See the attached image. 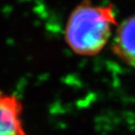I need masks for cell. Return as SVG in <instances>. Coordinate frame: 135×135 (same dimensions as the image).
I'll return each mask as SVG.
<instances>
[{
	"label": "cell",
	"mask_w": 135,
	"mask_h": 135,
	"mask_svg": "<svg viewBox=\"0 0 135 135\" xmlns=\"http://www.w3.org/2000/svg\"><path fill=\"white\" fill-rule=\"evenodd\" d=\"M116 23V12L113 4L98 5L84 0L73 8L69 16L65 40L75 55L95 56L108 44Z\"/></svg>",
	"instance_id": "obj_1"
},
{
	"label": "cell",
	"mask_w": 135,
	"mask_h": 135,
	"mask_svg": "<svg viewBox=\"0 0 135 135\" xmlns=\"http://www.w3.org/2000/svg\"><path fill=\"white\" fill-rule=\"evenodd\" d=\"M0 135H27L21 99L3 90H0Z\"/></svg>",
	"instance_id": "obj_2"
},
{
	"label": "cell",
	"mask_w": 135,
	"mask_h": 135,
	"mask_svg": "<svg viewBox=\"0 0 135 135\" xmlns=\"http://www.w3.org/2000/svg\"><path fill=\"white\" fill-rule=\"evenodd\" d=\"M114 55L127 66L135 69V15L117 25L112 41Z\"/></svg>",
	"instance_id": "obj_3"
}]
</instances>
